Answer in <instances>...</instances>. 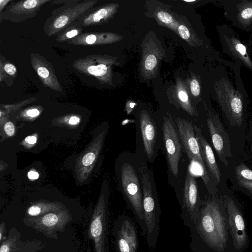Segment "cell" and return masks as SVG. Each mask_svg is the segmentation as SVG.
<instances>
[{
	"label": "cell",
	"mask_w": 252,
	"mask_h": 252,
	"mask_svg": "<svg viewBox=\"0 0 252 252\" xmlns=\"http://www.w3.org/2000/svg\"><path fill=\"white\" fill-rule=\"evenodd\" d=\"M4 129L8 136H12L15 132V127L12 123L7 122L5 124Z\"/></svg>",
	"instance_id": "cell-32"
},
{
	"label": "cell",
	"mask_w": 252,
	"mask_h": 252,
	"mask_svg": "<svg viewBox=\"0 0 252 252\" xmlns=\"http://www.w3.org/2000/svg\"><path fill=\"white\" fill-rule=\"evenodd\" d=\"M190 90L191 93L195 96H198L200 94V86L198 81L194 79L190 83Z\"/></svg>",
	"instance_id": "cell-26"
},
{
	"label": "cell",
	"mask_w": 252,
	"mask_h": 252,
	"mask_svg": "<svg viewBox=\"0 0 252 252\" xmlns=\"http://www.w3.org/2000/svg\"><path fill=\"white\" fill-rule=\"evenodd\" d=\"M79 122L80 119L76 116L71 117L69 120V123L71 125H76Z\"/></svg>",
	"instance_id": "cell-38"
},
{
	"label": "cell",
	"mask_w": 252,
	"mask_h": 252,
	"mask_svg": "<svg viewBox=\"0 0 252 252\" xmlns=\"http://www.w3.org/2000/svg\"><path fill=\"white\" fill-rule=\"evenodd\" d=\"M110 34L97 32H85L67 40V42L70 44L87 46L104 44L110 42Z\"/></svg>",
	"instance_id": "cell-20"
},
{
	"label": "cell",
	"mask_w": 252,
	"mask_h": 252,
	"mask_svg": "<svg viewBox=\"0 0 252 252\" xmlns=\"http://www.w3.org/2000/svg\"><path fill=\"white\" fill-rule=\"evenodd\" d=\"M138 123L144 158L153 163L157 156L158 149L157 124L148 113L144 112L141 113Z\"/></svg>",
	"instance_id": "cell-13"
},
{
	"label": "cell",
	"mask_w": 252,
	"mask_h": 252,
	"mask_svg": "<svg viewBox=\"0 0 252 252\" xmlns=\"http://www.w3.org/2000/svg\"><path fill=\"white\" fill-rule=\"evenodd\" d=\"M195 136L198 142L200 153L208 170L212 177L219 184L221 174L212 149L201 132L200 128L194 126Z\"/></svg>",
	"instance_id": "cell-18"
},
{
	"label": "cell",
	"mask_w": 252,
	"mask_h": 252,
	"mask_svg": "<svg viewBox=\"0 0 252 252\" xmlns=\"http://www.w3.org/2000/svg\"><path fill=\"white\" fill-rule=\"evenodd\" d=\"M180 100L184 103L188 104V96L186 92L181 91L178 94Z\"/></svg>",
	"instance_id": "cell-34"
},
{
	"label": "cell",
	"mask_w": 252,
	"mask_h": 252,
	"mask_svg": "<svg viewBox=\"0 0 252 252\" xmlns=\"http://www.w3.org/2000/svg\"><path fill=\"white\" fill-rule=\"evenodd\" d=\"M237 183L241 187L246 189L252 194V181L237 179Z\"/></svg>",
	"instance_id": "cell-30"
},
{
	"label": "cell",
	"mask_w": 252,
	"mask_h": 252,
	"mask_svg": "<svg viewBox=\"0 0 252 252\" xmlns=\"http://www.w3.org/2000/svg\"><path fill=\"white\" fill-rule=\"evenodd\" d=\"M207 126L212 141L220 159L226 165L227 158H231L230 140L218 115L210 111L207 119Z\"/></svg>",
	"instance_id": "cell-14"
},
{
	"label": "cell",
	"mask_w": 252,
	"mask_h": 252,
	"mask_svg": "<svg viewBox=\"0 0 252 252\" xmlns=\"http://www.w3.org/2000/svg\"><path fill=\"white\" fill-rule=\"evenodd\" d=\"M189 229L192 252H237L222 199L212 196L204 201L197 220Z\"/></svg>",
	"instance_id": "cell-1"
},
{
	"label": "cell",
	"mask_w": 252,
	"mask_h": 252,
	"mask_svg": "<svg viewBox=\"0 0 252 252\" xmlns=\"http://www.w3.org/2000/svg\"><path fill=\"white\" fill-rule=\"evenodd\" d=\"M157 59L153 55H150L146 59L145 62V67L149 70H152L157 64Z\"/></svg>",
	"instance_id": "cell-25"
},
{
	"label": "cell",
	"mask_w": 252,
	"mask_h": 252,
	"mask_svg": "<svg viewBox=\"0 0 252 252\" xmlns=\"http://www.w3.org/2000/svg\"><path fill=\"white\" fill-rule=\"evenodd\" d=\"M83 30V28L78 20H75L57 34L56 40L59 42L67 41L81 34Z\"/></svg>",
	"instance_id": "cell-21"
},
{
	"label": "cell",
	"mask_w": 252,
	"mask_h": 252,
	"mask_svg": "<svg viewBox=\"0 0 252 252\" xmlns=\"http://www.w3.org/2000/svg\"><path fill=\"white\" fill-rule=\"evenodd\" d=\"M50 0H20L11 3L0 12V22L8 20L19 23L35 16L40 8Z\"/></svg>",
	"instance_id": "cell-15"
},
{
	"label": "cell",
	"mask_w": 252,
	"mask_h": 252,
	"mask_svg": "<svg viewBox=\"0 0 252 252\" xmlns=\"http://www.w3.org/2000/svg\"><path fill=\"white\" fill-rule=\"evenodd\" d=\"M249 42L250 44H252V31L251 32V34H250Z\"/></svg>",
	"instance_id": "cell-41"
},
{
	"label": "cell",
	"mask_w": 252,
	"mask_h": 252,
	"mask_svg": "<svg viewBox=\"0 0 252 252\" xmlns=\"http://www.w3.org/2000/svg\"><path fill=\"white\" fill-rule=\"evenodd\" d=\"M28 176L30 179H36L38 178L39 174L35 171H30L28 173Z\"/></svg>",
	"instance_id": "cell-36"
},
{
	"label": "cell",
	"mask_w": 252,
	"mask_h": 252,
	"mask_svg": "<svg viewBox=\"0 0 252 252\" xmlns=\"http://www.w3.org/2000/svg\"><path fill=\"white\" fill-rule=\"evenodd\" d=\"M140 156L123 152L117 166L119 187L127 205L138 223L143 236L146 230L143 209V190L140 170Z\"/></svg>",
	"instance_id": "cell-3"
},
{
	"label": "cell",
	"mask_w": 252,
	"mask_h": 252,
	"mask_svg": "<svg viewBox=\"0 0 252 252\" xmlns=\"http://www.w3.org/2000/svg\"><path fill=\"white\" fill-rule=\"evenodd\" d=\"M222 199L234 246L237 252H245L249 248V238L244 213L240 206L231 196L224 195Z\"/></svg>",
	"instance_id": "cell-7"
},
{
	"label": "cell",
	"mask_w": 252,
	"mask_h": 252,
	"mask_svg": "<svg viewBox=\"0 0 252 252\" xmlns=\"http://www.w3.org/2000/svg\"><path fill=\"white\" fill-rule=\"evenodd\" d=\"M203 201L199 193L196 178L188 169L180 203L181 218L185 226L189 228L196 222Z\"/></svg>",
	"instance_id": "cell-8"
},
{
	"label": "cell",
	"mask_w": 252,
	"mask_h": 252,
	"mask_svg": "<svg viewBox=\"0 0 252 252\" xmlns=\"http://www.w3.org/2000/svg\"><path fill=\"white\" fill-rule=\"evenodd\" d=\"M249 44H250V45H251V48H252V44H250V43H249Z\"/></svg>",
	"instance_id": "cell-44"
},
{
	"label": "cell",
	"mask_w": 252,
	"mask_h": 252,
	"mask_svg": "<svg viewBox=\"0 0 252 252\" xmlns=\"http://www.w3.org/2000/svg\"><path fill=\"white\" fill-rule=\"evenodd\" d=\"M97 0H66L64 5L52 11L46 20L44 31L48 36L57 34L72 22L92 8Z\"/></svg>",
	"instance_id": "cell-5"
},
{
	"label": "cell",
	"mask_w": 252,
	"mask_h": 252,
	"mask_svg": "<svg viewBox=\"0 0 252 252\" xmlns=\"http://www.w3.org/2000/svg\"><path fill=\"white\" fill-rule=\"evenodd\" d=\"M185 1H186V2H193V1H194L195 0H185Z\"/></svg>",
	"instance_id": "cell-43"
},
{
	"label": "cell",
	"mask_w": 252,
	"mask_h": 252,
	"mask_svg": "<svg viewBox=\"0 0 252 252\" xmlns=\"http://www.w3.org/2000/svg\"><path fill=\"white\" fill-rule=\"evenodd\" d=\"M162 130L169 169L172 175L177 177L179 173L182 146L177 127L171 118H164Z\"/></svg>",
	"instance_id": "cell-10"
},
{
	"label": "cell",
	"mask_w": 252,
	"mask_h": 252,
	"mask_svg": "<svg viewBox=\"0 0 252 252\" xmlns=\"http://www.w3.org/2000/svg\"><path fill=\"white\" fill-rule=\"evenodd\" d=\"M158 18L162 22L166 24H170L173 21L172 16L164 11H159L157 14Z\"/></svg>",
	"instance_id": "cell-27"
},
{
	"label": "cell",
	"mask_w": 252,
	"mask_h": 252,
	"mask_svg": "<svg viewBox=\"0 0 252 252\" xmlns=\"http://www.w3.org/2000/svg\"><path fill=\"white\" fill-rule=\"evenodd\" d=\"M41 212V209L38 206L33 205L30 207L28 210V214L31 216H36Z\"/></svg>",
	"instance_id": "cell-33"
},
{
	"label": "cell",
	"mask_w": 252,
	"mask_h": 252,
	"mask_svg": "<svg viewBox=\"0 0 252 252\" xmlns=\"http://www.w3.org/2000/svg\"><path fill=\"white\" fill-rule=\"evenodd\" d=\"M25 141L28 143L33 144L36 142V138L33 136H28L26 138Z\"/></svg>",
	"instance_id": "cell-37"
},
{
	"label": "cell",
	"mask_w": 252,
	"mask_h": 252,
	"mask_svg": "<svg viewBox=\"0 0 252 252\" xmlns=\"http://www.w3.org/2000/svg\"><path fill=\"white\" fill-rule=\"evenodd\" d=\"M104 207L93 219L91 225V234L96 244L97 252H108L107 212Z\"/></svg>",
	"instance_id": "cell-19"
},
{
	"label": "cell",
	"mask_w": 252,
	"mask_h": 252,
	"mask_svg": "<svg viewBox=\"0 0 252 252\" xmlns=\"http://www.w3.org/2000/svg\"><path fill=\"white\" fill-rule=\"evenodd\" d=\"M236 179L252 181V170L243 163L235 168Z\"/></svg>",
	"instance_id": "cell-23"
},
{
	"label": "cell",
	"mask_w": 252,
	"mask_h": 252,
	"mask_svg": "<svg viewBox=\"0 0 252 252\" xmlns=\"http://www.w3.org/2000/svg\"><path fill=\"white\" fill-rule=\"evenodd\" d=\"M116 252H137L138 237L134 222L122 215L116 220L113 228Z\"/></svg>",
	"instance_id": "cell-11"
},
{
	"label": "cell",
	"mask_w": 252,
	"mask_h": 252,
	"mask_svg": "<svg viewBox=\"0 0 252 252\" xmlns=\"http://www.w3.org/2000/svg\"><path fill=\"white\" fill-rule=\"evenodd\" d=\"M224 17L243 32L252 31V0H217Z\"/></svg>",
	"instance_id": "cell-9"
},
{
	"label": "cell",
	"mask_w": 252,
	"mask_h": 252,
	"mask_svg": "<svg viewBox=\"0 0 252 252\" xmlns=\"http://www.w3.org/2000/svg\"><path fill=\"white\" fill-rule=\"evenodd\" d=\"M175 123L182 148L189 160L198 165L206 167L200 153L192 122L177 118Z\"/></svg>",
	"instance_id": "cell-12"
},
{
	"label": "cell",
	"mask_w": 252,
	"mask_h": 252,
	"mask_svg": "<svg viewBox=\"0 0 252 252\" xmlns=\"http://www.w3.org/2000/svg\"><path fill=\"white\" fill-rule=\"evenodd\" d=\"M140 157L146 238L148 246L152 249L156 247L159 233L160 209L153 172L149 168L147 161L142 156Z\"/></svg>",
	"instance_id": "cell-4"
},
{
	"label": "cell",
	"mask_w": 252,
	"mask_h": 252,
	"mask_svg": "<svg viewBox=\"0 0 252 252\" xmlns=\"http://www.w3.org/2000/svg\"><path fill=\"white\" fill-rule=\"evenodd\" d=\"M31 64L44 85L51 89L62 92L63 89L51 64L42 56L31 53Z\"/></svg>",
	"instance_id": "cell-16"
},
{
	"label": "cell",
	"mask_w": 252,
	"mask_h": 252,
	"mask_svg": "<svg viewBox=\"0 0 252 252\" xmlns=\"http://www.w3.org/2000/svg\"><path fill=\"white\" fill-rule=\"evenodd\" d=\"M27 114L30 117H35L39 114V111L35 109H30L27 112Z\"/></svg>",
	"instance_id": "cell-35"
},
{
	"label": "cell",
	"mask_w": 252,
	"mask_h": 252,
	"mask_svg": "<svg viewBox=\"0 0 252 252\" xmlns=\"http://www.w3.org/2000/svg\"><path fill=\"white\" fill-rule=\"evenodd\" d=\"M217 29L223 53L252 73V49L249 43H245L234 29L225 24L218 25Z\"/></svg>",
	"instance_id": "cell-6"
},
{
	"label": "cell",
	"mask_w": 252,
	"mask_h": 252,
	"mask_svg": "<svg viewBox=\"0 0 252 252\" xmlns=\"http://www.w3.org/2000/svg\"><path fill=\"white\" fill-rule=\"evenodd\" d=\"M59 220L58 216L54 213L45 215L42 219V222L47 226H52L57 223Z\"/></svg>",
	"instance_id": "cell-24"
},
{
	"label": "cell",
	"mask_w": 252,
	"mask_h": 252,
	"mask_svg": "<svg viewBox=\"0 0 252 252\" xmlns=\"http://www.w3.org/2000/svg\"><path fill=\"white\" fill-rule=\"evenodd\" d=\"M0 252H9V248L6 244H2L0 246Z\"/></svg>",
	"instance_id": "cell-39"
},
{
	"label": "cell",
	"mask_w": 252,
	"mask_h": 252,
	"mask_svg": "<svg viewBox=\"0 0 252 252\" xmlns=\"http://www.w3.org/2000/svg\"><path fill=\"white\" fill-rule=\"evenodd\" d=\"M10 0H0V11L2 12V9H3L5 5L8 3Z\"/></svg>",
	"instance_id": "cell-40"
},
{
	"label": "cell",
	"mask_w": 252,
	"mask_h": 252,
	"mask_svg": "<svg viewBox=\"0 0 252 252\" xmlns=\"http://www.w3.org/2000/svg\"><path fill=\"white\" fill-rule=\"evenodd\" d=\"M235 86L225 66L219 64L214 71L212 88L214 98L232 126H240L243 121L248 94L241 78L240 71L234 73Z\"/></svg>",
	"instance_id": "cell-2"
},
{
	"label": "cell",
	"mask_w": 252,
	"mask_h": 252,
	"mask_svg": "<svg viewBox=\"0 0 252 252\" xmlns=\"http://www.w3.org/2000/svg\"><path fill=\"white\" fill-rule=\"evenodd\" d=\"M178 31L182 38L184 39H188L189 37V32L186 26L184 25H180L178 28Z\"/></svg>",
	"instance_id": "cell-31"
},
{
	"label": "cell",
	"mask_w": 252,
	"mask_h": 252,
	"mask_svg": "<svg viewBox=\"0 0 252 252\" xmlns=\"http://www.w3.org/2000/svg\"><path fill=\"white\" fill-rule=\"evenodd\" d=\"M3 70L8 75L13 76L16 73V67L12 63H6L3 66Z\"/></svg>",
	"instance_id": "cell-29"
},
{
	"label": "cell",
	"mask_w": 252,
	"mask_h": 252,
	"mask_svg": "<svg viewBox=\"0 0 252 252\" xmlns=\"http://www.w3.org/2000/svg\"><path fill=\"white\" fill-rule=\"evenodd\" d=\"M73 67L78 72L86 75L94 76L102 81L105 80L108 71L106 62L100 56L90 55L75 61Z\"/></svg>",
	"instance_id": "cell-17"
},
{
	"label": "cell",
	"mask_w": 252,
	"mask_h": 252,
	"mask_svg": "<svg viewBox=\"0 0 252 252\" xmlns=\"http://www.w3.org/2000/svg\"><path fill=\"white\" fill-rule=\"evenodd\" d=\"M136 104L133 102H131L129 104L130 107L133 108Z\"/></svg>",
	"instance_id": "cell-42"
},
{
	"label": "cell",
	"mask_w": 252,
	"mask_h": 252,
	"mask_svg": "<svg viewBox=\"0 0 252 252\" xmlns=\"http://www.w3.org/2000/svg\"><path fill=\"white\" fill-rule=\"evenodd\" d=\"M200 171V176L207 189V190L212 196L217 197L218 189L213 182L208 173V170L205 166L198 165Z\"/></svg>",
	"instance_id": "cell-22"
},
{
	"label": "cell",
	"mask_w": 252,
	"mask_h": 252,
	"mask_svg": "<svg viewBox=\"0 0 252 252\" xmlns=\"http://www.w3.org/2000/svg\"><path fill=\"white\" fill-rule=\"evenodd\" d=\"M95 156L94 153L90 152L84 156L82 159V163L84 165L88 166L90 165L94 161Z\"/></svg>",
	"instance_id": "cell-28"
}]
</instances>
